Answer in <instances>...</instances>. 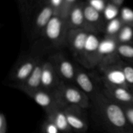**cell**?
<instances>
[{"mask_svg":"<svg viewBox=\"0 0 133 133\" xmlns=\"http://www.w3.org/2000/svg\"><path fill=\"white\" fill-rule=\"evenodd\" d=\"M130 124L133 127V103L121 105Z\"/></svg>","mask_w":133,"mask_h":133,"instance_id":"obj_28","label":"cell"},{"mask_svg":"<svg viewBox=\"0 0 133 133\" xmlns=\"http://www.w3.org/2000/svg\"><path fill=\"white\" fill-rule=\"evenodd\" d=\"M123 25V23L119 17L109 21L105 27V34H106L105 36L116 37Z\"/></svg>","mask_w":133,"mask_h":133,"instance_id":"obj_21","label":"cell"},{"mask_svg":"<svg viewBox=\"0 0 133 133\" xmlns=\"http://www.w3.org/2000/svg\"><path fill=\"white\" fill-rule=\"evenodd\" d=\"M55 90L66 105H76L84 109L90 106L89 96L79 88L61 83Z\"/></svg>","mask_w":133,"mask_h":133,"instance_id":"obj_3","label":"cell"},{"mask_svg":"<svg viewBox=\"0 0 133 133\" xmlns=\"http://www.w3.org/2000/svg\"><path fill=\"white\" fill-rule=\"evenodd\" d=\"M116 38L120 44H133V26L123 25Z\"/></svg>","mask_w":133,"mask_h":133,"instance_id":"obj_20","label":"cell"},{"mask_svg":"<svg viewBox=\"0 0 133 133\" xmlns=\"http://www.w3.org/2000/svg\"><path fill=\"white\" fill-rule=\"evenodd\" d=\"M104 94L119 105L132 103L133 95L130 88L121 86L105 85Z\"/></svg>","mask_w":133,"mask_h":133,"instance_id":"obj_12","label":"cell"},{"mask_svg":"<svg viewBox=\"0 0 133 133\" xmlns=\"http://www.w3.org/2000/svg\"><path fill=\"white\" fill-rule=\"evenodd\" d=\"M49 3L55 10V14L59 15L63 5L64 0H49Z\"/></svg>","mask_w":133,"mask_h":133,"instance_id":"obj_30","label":"cell"},{"mask_svg":"<svg viewBox=\"0 0 133 133\" xmlns=\"http://www.w3.org/2000/svg\"><path fill=\"white\" fill-rule=\"evenodd\" d=\"M100 68L103 74L105 85L121 86L129 88L120 62H118Z\"/></svg>","mask_w":133,"mask_h":133,"instance_id":"obj_9","label":"cell"},{"mask_svg":"<svg viewBox=\"0 0 133 133\" xmlns=\"http://www.w3.org/2000/svg\"><path fill=\"white\" fill-rule=\"evenodd\" d=\"M120 64L128 87L132 90L133 89V64L124 62H120Z\"/></svg>","mask_w":133,"mask_h":133,"instance_id":"obj_24","label":"cell"},{"mask_svg":"<svg viewBox=\"0 0 133 133\" xmlns=\"http://www.w3.org/2000/svg\"><path fill=\"white\" fill-rule=\"evenodd\" d=\"M7 122L5 114L3 112L0 114V133H6Z\"/></svg>","mask_w":133,"mask_h":133,"instance_id":"obj_31","label":"cell"},{"mask_svg":"<svg viewBox=\"0 0 133 133\" xmlns=\"http://www.w3.org/2000/svg\"><path fill=\"white\" fill-rule=\"evenodd\" d=\"M31 97L36 104L41 107L46 114L57 107H65V105L59 97L55 90H50L40 88L30 94Z\"/></svg>","mask_w":133,"mask_h":133,"instance_id":"obj_4","label":"cell"},{"mask_svg":"<svg viewBox=\"0 0 133 133\" xmlns=\"http://www.w3.org/2000/svg\"><path fill=\"white\" fill-rule=\"evenodd\" d=\"M119 18L123 25L133 26V10L127 6L122 8L119 12Z\"/></svg>","mask_w":133,"mask_h":133,"instance_id":"obj_25","label":"cell"},{"mask_svg":"<svg viewBox=\"0 0 133 133\" xmlns=\"http://www.w3.org/2000/svg\"><path fill=\"white\" fill-rule=\"evenodd\" d=\"M65 107H57L53 109L47 114V118L55 123L61 133H71L73 131L68 122L64 112Z\"/></svg>","mask_w":133,"mask_h":133,"instance_id":"obj_18","label":"cell"},{"mask_svg":"<svg viewBox=\"0 0 133 133\" xmlns=\"http://www.w3.org/2000/svg\"><path fill=\"white\" fill-rule=\"evenodd\" d=\"M77 0H64L63 5L59 15L66 18L71 7L77 3Z\"/></svg>","mask_w":133,"mask_h":133,"instance_id":"obj_27","label":"cell"},{"mask_svg":"<svg viewBox=\"0 0 133 133\" xmlns=\"http://www.w3.org/2000/svg\"><path fill=\"white\" fill-rule=\"evenodd\" d=\"M132 95H133V89L132 90ZM132 103H133V101H132Z\"/></svg>","mask_w":133,"mask_h":133,"instance_id":"obj_32","label":"cell"},{"mask_svg":"<svg viewBox=\"0 0 133 133\" xmlns=\"http://www.w3.org/2000/svg\"><path fill=\"white\" fill-rule=\"evenodd\" d=\"M55 14L54 9L49 3L44 5L39 10L35 18V25L36 31L43 34L45 27Z\"/></svg>","mask_w":133,"mask_h":133,"instance_id":"obj_19","label":"cell"},{"mask_svg":"<svg viewBox=\"0 0 133 133\" xmlns=\"http://www.w3.org/2000/svg\"><path fill=\"white\" fill-rule=\"evenodd\" d=\"M74 81L76 83L79 88L91 98L97 92L94 83L91 79L90 76L84 70L77 69Z\"/></svg>","mask_w":133,"mask_h":133,"instance_id":"obj_17","label":"cell"},{"mask_svg":"<svg viewBox=\"0 0 133 133\" xmlns=\"http://www.w3.org/2000/svg\"><path fill=\"white\" fill-rule=\"evenodd\" d=\"M96 116L108 133H133L122 105L97 92L92 97Z\"/></svg>","mask_w":133,"mask_h":133,"instance_id":"obj_1","label":"cell"},{"mask_svg":"<svg viewBox=\"0 0 133 133\" xmlns=\"http://www.w3.org/2000/svg\"><path fill=\"white\" fill-rule=\"evenodd\" d=\"M68 31L66 18L55 14L45 27L43 35L53 45L58 46L67 42Z\"/></svg>","mask_w":133,"mask_h":133,"instance_id":"obj_2","label":"cell"},{"mask_svg":"<svg viewBox=\"0 0 133 133\" xmlns=\"http://www.w3.org/2000/svg\"><path fill=\"white\" fill-rule=\"evenodd\" d=\"M44 61L40 60L27 79L18 87L23 92L29 96L35 91L42 88V72Z\"/></svg>","mask_w":133,"mask_h":133,"instance_id":"obj_13","label":"cell"},{"mask_svg":"<svg viewBox=\"0 0 133 133\" xmlns=\"http://www.w3.org/2000/svg\"><path fill=\"white\" fill-rule=\"evenodd\" d=\"M118 42L116 37L107 36L101 40L99 46V66H107L119 62L117 53Z\"/></svg>","mask_w":133,"mask_h":133,"instance_id":"obj_5","label":"cell"},{"mask_svg":"<svg viewBox=\"0 0 133 133\" xmlns=\"http://www.w3.org/2000/svg\"><path fill=\"white\" fill-rule=\"evenodd\" d=\"M58 74L53 63L51 61L44 62L42 72V88L53 90L57 88L60 82Z\"/></svg>","mask_w":133,"mask_h":133,"instance_id":"obj_15","label":"cell"},{"mask_svg":"<svg viewBox=\"0 0 133 133\" xmlns=\"http://www.w3.org/2000/svg\"><path fill=\"white\" fill-rule=\"evenodd\" d=\"M117 53L119 58L133 64V44H120L117 48Z\"/></svg>","mask_w":133,"mask_h":133,"instance_id":"obj_22","label":"cell"},{"mask_svg":"<svg viewBox=\"0 0 133 133\" xmlns=\"http://www.w3.org/2000/svg\"><path fill=\"white\" fill-rule=\"evenodd\" d=\"M42 131L43 133H61L55 123L48 118L43 124Z\"/></svg>","mask_w":133,"mask_h":133,"instance_id":"obj_26","label":"cell"},{"mask_svg":"<svg viewBox=\"0 0 133 133\" xmlns=\"http://www.w3.org/2000/svg\"><path fill=\"white\" fill-rule=\"evenodd\" d=\"M83 5V3H77L69 11L66 18L69 30L72 29H84L89 31L84 18Z\"/></svg>","mask_w":133,"mask_h":133,"instance_id":"obj_14","label":"cell"},{"mask_svg":"<svg viewBox=\"0 0 133 133\" xmlns=\"http://www.w3.org/2000/svg\"><path fill=\"white\" fill-rule=\"evenodd\" d=\"M84 18L90 32H96L103 28L102 13L98 11L88 3L83 5Z\"/></svg>","mask_w":133,"mask_h":133,"instance_id":"obj_16","label":"cell"},{"mask_svg":"<svg viewBox=\"0 0 133 133\" xmlns=\"http://www.w3.org/2000/svg\"><path fill=\"white\" fill-rule=\"evenodd\" d=\"M88 3L98 11L103 12L107 3L105 0H88Z\"/></svg>","mask_w":133,"mask_h":133,"instance_id":"obj_29","label":"cell"},{"mask_svg":"<svg viewBox=\"0 0 133 133\" xmlns=\"http://www.w3.org/2000/svg\"><path fill=\"white\" fill-rule=\"evenodd\" d=\"M53 63L58 77L65 81H74L77 68L74 64L61 54H57L52 58Z\"/></svg>","mask_w":133,"mask_h":133,"instance_id":"obj_10","label":"cell"},{"mask_svg":"<svg viewBox=\"0 0 133 133\" xmlns=\"http://www.w3.org/2000/svg\"><path fill=\"white\" fill-rule=\"evenodd\" d=\"M40 59L38 57H29L21 61L14 68L11 74L12 81L19 87L27 79L32 73Z\"/></svg>","mask_w":133,"mask_h":133,"instance_id":"obj_8","label":"cell"},{"mask_svg":"<svg viewBox=\"0 0 133 133\" xmlns=\"http://www.w3.org/2000/svg\"><path fill=\"white\" fill-rule=\"evenodd\" d=\"M100 40L96 32H90L81 58L85 66L93 68L99 65V46Z\"/></svg>","mask_w":133,"mask_h":133,"instance_id":"obj_6","label":"cell"},{"mask_svg":"<svg viewBox=\"0 0 133 133\" xmlns=\"http://www.w3.org/2000/svg\"><path fill=\"white\" fill-rule=\"evenodd\" d=\"M119 12H120V9H119V5L110 1V2L107 3L102 14L104 19L109 22L114 18L119 17Z\"/></svg>","mask_w":133,"mask_h":133,"instance_id":"obj_23","label":"cell"},{"mask_svg":"<svg viewBox=\"0 0 133 133\" xmlns=\"http://www.w3.org/2000/svg\"><path fill=\"white\" fill-rule=\"evenodd\" d=\"M89 32L90 31L84 29H72L69 30L68 33L67 42L75 55L81 58Z\"/></svg>","mask_w":133,"mask_h":133,"instance_id":"obj_11","label":"cell"},{"mask_svg":"<svg viewBox=\"0 0 133 133\" xmlns=\"http://www.w3.org/2000/svg\"><path fill=\"white\" fill-rule=\"evenodd\" d=\"M83 108L76 105H67L64 112L68 122L72 131L78 133H84L88 128V122L83 114Z\"/></svg>","mask_w":133,"mask_h":133,"instance_id":"obj_7","label":"cell"}]
</instances>
